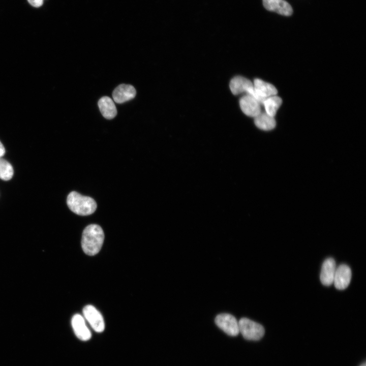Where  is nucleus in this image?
<instances>
[{"label":"nucleus","instance_id":"f257e3e1","mask_svg":"<svg viewBox=\"0 0 366 366\" xmlns=\"http://www.w3.org/2000/svg\"><path fill=\"white\" fill-rule=\"evenodd\" d=\"M104 239V233L99 225H88L82 235L81 246L83 252L89 256L97 254L101 249Z\"/></svg>","mask_w":366,"mask_h":366},{"label":"nucleus","instance_id":"f03ea898","mask_svg":"<svg viewBox=\"0 0 366 366\" xmlns=\"http://www.w3.org/2000/svg\"><path fill=\"white\" fill-rule=\"evenodd\" d=\"M67 203L70 209L80 216H87L93 214L97 208L94 199L83 196L75 192H71L67 198Z\"/></svg>","mask_w":366,"mask_h":366},{"label":"nucleus","instance_id":"7ed1b4c3","mask_svg":"<svg viewBox=\"0 0 366 366\" xmlns=\"http://www.w3.org/2000/svg\"><path fill=\"white\" fill-rule=\"evenodd\" d=\"M239 330L247 340L257 341L264 335L265 330L259 323L247 318H242L238 321Z\"/></svg>","mask_w":366,"mask_h":366},{"label":"nucleus","instance_id":"20e7f679","mask_svg":"<svg viewBox=\"0 0 366 366\" xmlns=\"http://www.w3.org/2000/svg\"><path fill=\"white\" fill-rule=\"evenodd\" d=\"M217 325L227 334L236 336L239 333L238 322L233 315L222 313L217 315L215 319Z\"/></svg>","mask_w":366,"mask_h":366},{"label":"nucleus","instance_id":"39448f33","mask_svg":"<svg viewBox=\"0 0 366 366\" xmlns=\"http://www.w3.org/2000/svg\"><path fill=\"white\" fill-rule=\"evenodd\" d=\"M83 314L84 318L95 331L101 332L104 330L105 323L103 318L94 306H86L83 309Z\"/></svg>","mask_w":366,"mask_h":366},{"label":"nucleus","instance_id":"423d86ee","mask_svg":"<svg viewBox=\"0 0 366 366\" xmlns=\"http://www.w3.org/2000/svg\"><path fill=\"white\" fill-rule=\"evenodd\" d=\"M253 85L255 91L254 98L261 105L265 99L277 95L278 93L277 89L273 85L260 79H255Z\"/></svg>","mask_w":366,"mask_h":366},{"label":"nucleus","instance_id":"0eeeda50","mask_svg":"<svg viewBox=\"0 0 366 366\" xmlns=\"http://www.w3.org/2000/svg\"><path fill=\"white\" fill-rule=\"evenodd\" d=\"M229 87L234 95H237L246 93L253 97L255 96L253 83L245 77L242 76L234 77L230 82Z\"/></svg>","mask_w":366,"mask_h":366},{"label":"nucleus","instance_id":"6e6552de","mask_svg":"<svg viewBox=\"0 0 366 366\" xmlns=\"http://www.w3.org/2000/svg\"><path fill=\"white\" fill-rule=\"evenodd\" d=\"M239 105L242 112L249 116L255 118L261 112V104L250 95L243 96L239 100Z\"/></svg>","mask_w":366,"mask_h":366},{"label":"nucleus","instance_id":"1a4fd4ad","mask_svg":"<svg viewBox=\"0 0 366 366\" xmlns=\"http://www.w3.org/2000/svg\"><path fill=\"white\" fill-rule=\"evenodd\" d=\"M351 279L350 268L346 264H341L336 268L333 283L337 289L343 290L348 286Z\"/></svg>","mask_w":366,"mask_h":366},{"label":"nucleus","instance_id":"9d476101","mask_svg":"<svg viewBox=\"0 0 366 366\" xmlns=\"http://www.w3.org/2000/svg\"><path fill=\"white\" fill-rule=\"evenodd\" d=\"M71 324L76 336L79 339L86 341L90 339L91 332L82 316L79 314L74 315L72 318Z\"/></svg>","mask_w":366,"mask_h":366},{"label":"nucleus","instance_id":"9b49d317","mask_svg":"<svg viewBox=\"0 0 366 366\" xmlns=\"http://www.w3.org/2000/svg\"><path fill=\"white\" fill-rule=\"evenodd\" d=\"M136 94V89L132 85L122 84L114 89L112 97L114 102L121 104L133 99Z\"/></svg>","mask_w":366,"mask_h":366},{"label":"nucleus","instance_id":"f8f14e48","mask_svg":"<svg viewBox=\"0 0 366 366\" xmlns=\"http://www.w3.org/2000/svg\"><path fill=\"white\" fill-rule=\"evenodd\" d=\"M266 9L284 16H290L293 10L290 5L285 0H262Z\"/></svg>","mask_w":366,"mask_h":366},{"label":"nucleus","instance_id":"ddd939ff","mask_svg":"<svg viewBox=\"0 0 366 366\" xmlns=\"http://www.w3.org/2000/svg\"><path fill=\"white\" fill-rule=\"evenodd\" d=\"M336 268V262L333 259L329 258L324 261L320 276L323 285L328 286L333 283Z\"/></svg>","mask_w":366,"mask_h":366},{"label":"nucleus","instance_id":"4468645a","mask_svg":"<svg viewBox=\"0 0 366 366\" xmlns=\"http://www.w3.org/2000/svg\"><path fill=\"white\" fill-rule=\"evenodd\" d=\"M98 106L102 115L106 118H113L117 114V109L113 101L107 96L100 99Z\"/></svg>","mask_w":366,"mask_h":366},{"label":"nucleus","instance_id":"2eb2a0df","mask_svg":"<svg viewBox=\"0 0 366 366\" xmlns=\"http://www.w3.org/2000/svg\"><path fill=\"white\" fill-rule=\"evenodd\" d=\"M255 125L259 129L269 131L274 128L276 125L274 117L271 116L265 112H261L254 119Z\"/></svg>","mask_w":366,"mask_h":366},{"label":"nucleus","instance_id":"dca6fc26","mask_svg":"<svg viewBox=\"0 0 366 366\" xmlns=\"http://www.w3.org/2000/svg\"><path fill=\"white\" fill-rule=\"evenodd\" d=\"M282 99L276 95L268 97L264 100L262 105L264 107L265 112L274 117L282 104Z\"/></svg>","mask_w":366,"mask_h":366},{"label":"nucleus","instance_id":"f3484780","mask_svg":"<svg viewBox=\"0 0 366 366\" xmlns=\"http://www.w3.org/2000/svg\"><path fill=\"white\" fill-rule=\"evenodd\" d=\"M12 165L6 160L0 158V178L4 180L10 179L13 175Z\"/></svg>","mask_w":366,"mask_h":366},{"label":"nucleus","instance_id":"a211bd4d","mask_svg":"<svg viewBox=\"0 0 366 366\" xmlns=\"http://www.w3.org/2000/svg\"><path fill=\"white\" fill-rule=\"evenodd\" d=\"M28 2L33 7L38 8L43 4V0H27Z\"/></svg>","mask_w":366,"mask_h":366},{"label":"nucleus","instance_id":"6ab92c4d","mask_svg":"<svg viewBox=\"0 0 366 366\" xmlns=\"http://www.w3.org/2000/svg\"><path fill=\"white\" fill-rule=\"evenodd\" d=\"M5 152V149L3 145V144L2 143V142L0 141V158H1Z\"/></svg>","mask_w":366,"mask_h":366},{"label":"nucleus","instance_id":"aec40b11","mask_svg":"<svg viewBox=\"0 0 366 366\" xmlns=\"http://www.w3.org/2000/svg\"><path fill=\"white\" fill-rule=\"evenodd\" d=\"M360 366H365V364L363 363V364H361Z\"/></svg>","mask_w":366,"mask_h":366}]
</instances>
